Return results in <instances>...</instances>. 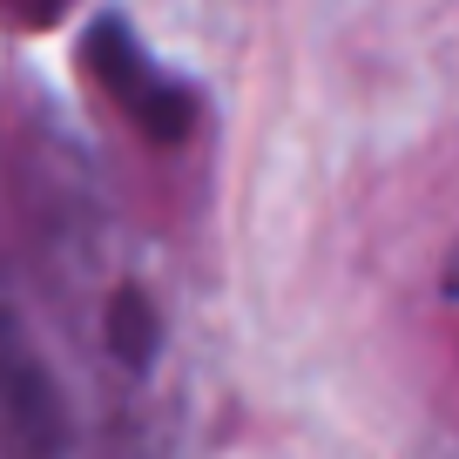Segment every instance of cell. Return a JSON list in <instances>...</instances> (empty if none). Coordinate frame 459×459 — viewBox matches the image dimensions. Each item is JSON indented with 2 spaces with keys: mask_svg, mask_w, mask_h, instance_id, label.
I'll return each mask as SVG.
<instances>
[{
  "mask_svg": "<svg viewBox=\"0 0 459 459\" xmlns=\"http://www.w3.org/2000/svg\"><path fill=\"white\" fill-rule=\"evenodd\" d=\"M68 399L55 365L34 344L28 317L0 298V453L7 459H61L68 453Z\"/></svg>",
  "mask_w": 459,
  "mask_h": 459,
  "instance_id": "obj_1",
  "label": "cell"
},
{
  "mask_svg": "<svg viewBox=\"0 0 459 459\" xmlns=\"http://www.w3.org/2000/svg\"><path fill=\"white\" fill-rule=\"evenodd\" d=\"M446 298L459 304V250H453V257H446Z\"/></svg>",
  "mask_w": 459,
  "mask_h": 459,
  "instance_id": "obj_2",
  "label": "cell"
}]
</instances>
